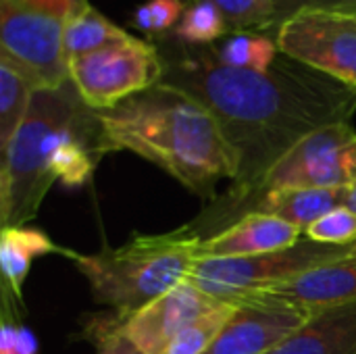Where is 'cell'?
I'll use <instances>...</instances> for the list:
<instances>
[{"mask_svg":"<svg viewBox=\"0 0 356 354\" xmlns=\"http://www.w3.org/2000/svg\"><path fill=\"white\" fill-rule=\"evenodd\" d=\"M150 42L163 61V83L204 104L238 156L229 213L257 196L269 169L302 138L356 113V88L284 52L271 69L250 71L227 67L211 46H188L171 33Z\"/></svg>","mask_w":356,"mask_h":354,"instance_id":"1","label":"cell"},{"mask_svg":"<svg viewBox=\"0 0 356 354\" xmlns=\"http://www.w3.org/2000/svg\"><path fill=\"white\" fill-rule=\"evenodd\" d=\"M106 154L102 127L73 81L35 90L19 129L0 150L2 227L27 225L56 182L67 188L90 184Z\"/></svg>","mask_w":356,"mask_h":354,"instance_id":"2","label":"cell"},{"mask_svg":"<svg viewBox=\"0 0 356 354\" xmlns=\"http://www.w3.org/2000/svg\"><path fill=\"white\" fill-rule=\"evenodd\" d=\"M96 115L106 152H134L204 200L219 182L238 177V156L217 119L179 88L161 81Z\"/></svg>","mask_w":356,"mask_h":354,"instance_id":"3","label":"cell"},{"mask_svg":"<svg viewBox=\"0 0 356 354\" xmlns=\"http://www.w3.org/2000/svg\"><path fill=\"white\" fill-rule=\"evenodd\" d=\"M202 236L192 225L165 234H134L121 246H104L92 255L67 257L90 284L94 300L129 317L167 294L188 275L198 259Z\"/></svg>","mask_w":356,"mask_h":354,"instance_id":"4","label":"cell"},{"mask_svg":"<svg viewBox=\"0 0 356 354\" xmlns=\"http://www.w3.org/2000/svg\"><path fill=\"white\" fill-rule=\"evenodd\" d=\"M350 255H356V242L348 246H336L302 236L294 246L261 257L196 259L188 282L219 300L236 303L248 294L277 288Z\"/></svg>","mask_w":356,"mask_h":354,"instance_id":"5","label":"cell"},{"mask_svg":"<svg viewBox=\"0 0 356 354\" xmlns=\"http://www.w3.org/2000/svg\"><path fill=\"white\" fill-rule=\"evenodd\" d=\"M69 77L81 100L94 111L119 102L163 81V61L150 40L129 35L69 61Z\"/></svg>","mask_w":356,"mask_h":354,"instance_id":"6","label":"cell"},{"mask_svg":"<svg viewBox=\"0 0 356 354\" xmlns=\"http://www.w3.org/2000/svg\"><path fill=\"white\" fill-rule=\"evenodd\" d=\"M280 52L356 88V8L311 6L275 31Z\"/></svg>","mask_w":356,"mask_h":354,"instance_id":"7","label":"cell"},{"mask_svg":"<svg viewBox=\"0 0 356 354\" xmlns=\"http://www.w3.org/2000/svg\"><path fill=\"white\" fill-rule=\"evenodd\" d=\"M63 31V19L0 0V54L10 58L35 90L58 88L71 79Z\"/></svg>","mask_w":356,"mask_h":354,"instance_id":"8","label":"cell"},{"mask_svg":"<svg viewBox=\"0 0 356 354\" xmlns=\"http://www.w3.org/2000/svg\"><path fill=\"white\" fill-rule=\"evenodd\" d=\"M355 182L356 129L344 121L321 127L290 148L269 169L257 196L273 188H348Z\"/></svg>","mask_w":356,"mask_h":354,"instance_id":"9","label":"cell"},{"mask_svg":"<svg viewBox=\"0 0 356 354\" xmlns=\"http://www.w3.org/2000/svg\"><path fill=\"white\" fill-rule=\"evenodd\" d=\"M236 303L238 307L232 319L204 354L271 353L313 313L261 292L248 294Z\"/></svg>","mask_w":356,"mask_h":354,"instance_id":"10","label":"cell"},{"mask_svg":"<svg viewBox=\"0 0 356 354\" xmlns=\"http://www.w3.org/2000/svg\"><path fill=\"white\" fill-rule=\"evenodd\" d=\"M221 303L190 282L144 305L125 319V334L146 354H161L186 328L215 311Z\"/></svg>","mask_w":356,"mask_h":354,"instance_id":"11","label":"cell"},{"mask_svg":"<svg viewBox=\"0 0 356 354\" xmlns=\"http://www.w3.org/2000/svg\"><path fill=\"white\" fill-rule=\"evenodd\" d=\"M302 232L292 223L265 215L248 213L219 232L202 238L198 259H248L294 246Z\"/></svg>","mask_w":356,"mask_h":354,"instance_id":"12","label":"cell"},{"mask_svg":"<svg viewBox=\"0 0 356 354\" xmlns=\"http://www.w3.org/2000/svg\"><path fill=\"white\" fill-rule=\"evenodd\" d=\"M261 294L282 298L307 311L356 303V255L332 261Z\"/></svg>","mask_w":356,"mask_h":354,"instance_id":"13","label":"cell"},{"mask_svg":"<svg viewBox=\"0 0 356 354\" xmlns=\"http://www.w3.org/2000/svg\"><path fill=\"white\" fill-rule=\"evenodd\" d=\"M267 354H356V303L313 311Z\"/></svg>","mask_w":356,"mask_h":354,"instance_id":"14","label":"cell"},{"mask_svg":"<svg viewBox=\"0 0 356 354\" xmlns=\"http://www.w3.org/2000/svg\"><path fill=\"white\" fill-rule=\"evenodd\" d=\"M344 204L346 188H273L254 196L240 217L248 213L273 215L305 234L315 221Z\"/></svg>","mask_w":356,"mask_h":354,"instance_id":"15","label":"cell"},{"mask_svg":"<svg viewBox=\"0 0 356 354\" xmlns=\"http://www.w3.org/2000/svg\"><path fill=\"white\" fill-rule=\"evenodd\" d=\"M67 248H60L50 236L31 225L2 227L0 232V271L4 280V294L19 307L23 305V286L29 275L31 263L46 255L67 257Z\"/></svg>","mask_w":356,"mask_h":354,"instance_id":"16","label":"cell"},{"mask_svg":"<svg viewBox=\"0 0 356 354\" xmlns=\"http://www.w3.org/2000/svg\"><path fill=\"white\" fill-rule=\"evenodd\" d=\"M215 58L227 67L267 71L280 56L275 33L265 31H229L211 46Z\"/></svg>","mask_w":356,"mask_h":354,"instance_id":"17","label":"cell"},{"mask_svg":"<svg viewBox=\"0 0 356 354\" xmlns=\"http://www.w3.org/2000/svg\"><path fill=\"white\" fill-rule=\"evenodd\" d=\"M129 35L131 33H127L125 29L115 25L111 19L100 15L94 6H88L79 15L65 21L63 44H65L67 61L90 54L108 44L123 42Z\"/></svg>","mask_w":356,"mask_h":354,"instance_id":"18","label":"cell"},{"mask_svg":"<svg viewBox=\"0 0 356 354\" xmlns=\"http://www.w3.org/2000/svg\"><path fill=\"white\" fill-rule=\"evenodd\" d=\"M33 83L6 56L0 54V150L6 148L33 98Z\"/></svg>","mask_w":356,"mask_h":354,"instance_id":"19","label":"cell"},{"mask_svg":"<svg viewBox=\"0 0 356 354\" xmlns=\"http://www.w3.org/2000/svg\"><path fill=\"white\" fill-rule=\"evenodd\" d=\"M227 33V21L213 0H188L177 27L171 31L188 46H213Z\"/></svg>","mask_w":356,"mask_h":354,"instance_id":"20","label":"cell"},{"mask_svg":"<svg viewBox=\"0 0 356 354\" xmlns=\"http://www.w3.org/2000/svg\"><path fill=\"white\" fill-rule=\"evenodd\" d=\"M236 307L238 303H221L215 311L186 328L179 336H175L161 354H204L217 340L225 323L232 319Z\"/></svg>","mask_w":356,"mask_h":354,"instance_id":"21","label":"cell"},{"mask_svg":"<svg viewBox=\"0 0 356 354\" xmlns=\"http://www.w3.org/2000/svg\"><path fill=\"white\" fill-rule=\"evenodd\" d=\"M125 319L115 311L92 315L83 323L81 338L96 346V354H146L125 334Z\"/></svg>","mask_w":356,"mask_h":354,"instance_id":"22","label":"cell"},{"mask_svg":"<svg viewBox=\"0 0 356 354\" xmlns=\"http://www.w3.org/2000/svg\"><path fill=\"white\" fill-rule=\"evenodd\" d=\"M223 13L229 31H273L275 2L273 0H213Z\"/></svg>","mask_w":356,"mask_h":354,"instance_id":"23","label":"cell"},{"mask_svg":"<svg viewBox=\"0 0 356 354\" xmlns=\"http://www.w3.org/2000/svg\"><path fill=\"white\" fill-rule=\"evenodd\" d=\"M186 6L188 0H146L134 10L131 21L148 35V40L161 38L177 27Z\"/></svg>","mask_w":356,"mask_h":354,"instance_id":"24","label":"cell"},{"mask_svg":"<svg viewBox=\"0 0 356 354\" xmlns=\"http://www.w3.org/2000/svg\"><path fill=\"white\" fill-rule=\"evenodd\" d=\"M302 236L321 242V244H336L348 246L356 242V211L348 207H340L319 221H315Z\"/></svg>","mask_w":356,"mask_h":354,"instance_id":"25","label":"cell"},{"mask_svg":"<svg viewBox=\"0 0 356 354\" xmlns=\"http://www.w3.org/2000/svg\"><path fill=\"white\" fill-rule=\"evenodd\" d=\"M40 344L35 334L10 317V305L4 298V317L0 325V354H38Z\"/></svg>","mask_w":356,"mask_h":354,"instance_id":"26","label":"cell"},{"mask_svg":"<svg viewBox=\"0 0 356 354\" xmlns=\"http://www.w3.org/2000/svg\"><path fill=\"white\" fill-rule=\"evenodd\" d=\"M13 2L33 8V10H40V13H46V15H52V17H58L63 21L79 15L81 10H86L90 6L88 0H13Z\"/></svg>","mask_w":356,"mask_h":354,"instance_id":"27","label":"cell"},{"mask_svg":"<svg viewBox=\"0 0 356 354\" xmlns=\"http://www.w3.org/2000/svg\"><path fill=\"white\" fill-rule=\"evenodd\" d=\"M275 2V23L277 27L294 13L311 6H342L346 0H273ZM277 31V29H275Z\"/></svg>","mask_w":356,"mask_h":354,"instance_id":"28","label":"cell"},{"mask_svg":"<svg viewBox=\"0 0 356 354\" xmlns=\"http://www.w3.org/2000/svg\"><path fill=\"white\" fill-rule=\"evenodd\" d=\"M344 207H348V209H353L356 211V182L353 186H348L346 188V204Z\"/></svg>","mask_w":356,"mask_h":354,"instance_id":"29","label":"cell"},{"mask_svg":"<svg viewBox=\"0 0 356 354\" xmlns=\"http://www.w3.org/2000/svg\"><path fill=\"white\" fill-rule=\"evenodd\" d=\"M342 6H350V8H356V0H346Z\"/></svg>","mask_w":356,"mask_h":354,"instance_id":"30","label":"cell"}]
</instances>
